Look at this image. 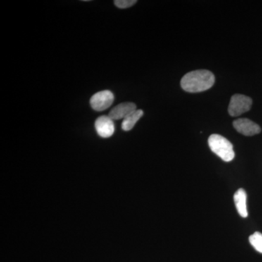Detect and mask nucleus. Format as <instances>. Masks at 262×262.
<instances>
[{"label": "nucleus", "mask_w": 262, "mask_h": 262, "mask_svg": "<svg viewBox=\"0 0 262 262\" xmlns=\"http://www.w3.org/2000/svg\"><path fill=\"white\" fill-rule=\"evenodd\" d=\"M208 145L211 151L224 161L230 162L234 159L233 146L223 136L213 134L208 139Z\"/></svg>", "instance_id": "2"}, {"label": "nucleus", "mask_w": 262, "mask_h": 262, "mask_svg": "<svg viewBox=\"0 0 262 262\" xmlns=\"http://www.w3.org/2000/svg\"><path fill=\"white\" fill-rule=\"evenodd\" d=\"M234 129L246 136H252L261 133V127L247 118H241L233 122Z\"/></svg>", "instance_id": "5"}, {"label": "nucleus", "mask_w": 262, "mask_h": 262, "mask_svg": "<svg viewBox=\"0 0 262 262\" xmlns=\"http://www.w3.org/2000/svg\"><path fill=\"white\" fill-rule=\"evenodd\" d=\"M215 76L210 71L200 70L186 74L181 80V86L188 93H200L213 87Z\"/></svg>", "instance_id": "1"}, {"label": "nucleus", "mask_w": 262, "mask_h": 262, "mask_svg": "<svg viewBox=\"0 0 262 262\" xmlns=\"http://www.w3.org/2000/svg\"><path fill=\"white\" fill-rule=\"evenodd\" d=\"M252 99L244 95L235 94L231 98L228 112L232 117H237L247 113L252 106Z\"/></svg>", "instance_id": "3"}, {"label": "nucleus", "mask_w": 262, "mask_h": 262, "mask_svg": "<svg viewBox=\"0 0 262 262\" xmlns=\"http://www.w3.org/2000/svg\"><path fill=\"white\" fill-rule=\"evenodd\" d=\"M115 96L113 92L108 90L96 93L90 100L91 107L95 111L101 112L106 110L113 105Z\"/></svg>", "instance_id": "4"}, {"label": "nucleus", "mask_w": 262, "mask_h": 262, "mask_svg": "<svg viewBox=\"0 0 262 262\" xmlns=\"http://www.w3.org/2000/svg\"><path fill=\"white\" fill-rule=\"evenodd\" d=\"M249 242L258 253H262V234L256 232L249 237Z\"/></svg>", "instance_id": "10"}, {"label": "nucleus", "mask_w": 262, "mask_h": 262, "mask_svg": "<svg viewBox=\"0 0 262 262\" xmlns=\"http://www.w3.org/2000/svg\"><path fill=\"white\" fill-rule=\"evenodd\" d=\"M95 128L98 136L101 138H110L115 133V126L113 119L108 116H101L95 122Z\"/></svg>", "instance_id": "6"}, {"label": "nucleus", "mask_w": 262, "mask_h": 262, "mask_svg": "<svg viewBox=\"0 0 262 262\" xmlns=\"http://www.w3.org/2000/svg\"><path fill=\"white\" fill-rule=\"evenodd\" d=\"M136 3H137L136 0H115L114 2V3H115L117 8H120V9L130 8L131 6L135 5Z\"/></svg>", "instance_id": "11"}, {"label": "nucleus", "mask_w": 262, "mask_h": 262, "mask_svg": "<svg viewBox=\"0 0 262 262\" xmlns=\"http://www.w3.org/2000/svg\"><path fill=\"white\" fill-rule=\"evenodd\" d=\"M246 201H247V194L244 189H239L234 193V201L236 209L243 218H246L248 215Z\"/></svg>", "instance_id": "8"}, {"label": "nucleus", "mask_w": 262, "mask_h": 262, "mask_svg": "<svg viewBox=\"0 0 262 262\" xmlns=\"http://www.w3.org/2000/svg\"><path fill=\"white\" fill-rule=\"evenodd\" d=\"M137 110L135 103L132 102H124L120 103L117 106H115L113 110L110 111L108 116L113 120H124L130 115L133 112Z\"/></svg>", "instance_id": "7"}, {"label": "nucleus", "mask_w": 262, "mask_h": 262, "mask_svg": "<svg viewBox=\"0 0 262 262\" xmlns=\"http://www.w3.org/2000/svg\"><path fill=\"white\" fill-rule=\"evenodd\" d=\"M144 115V111L141 110H136L130 115H127L122 122V129L124 131L132 130L135 126L136 122Z\"/></svg>", "instance_id": "9"}]
</instances>
